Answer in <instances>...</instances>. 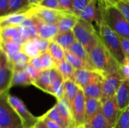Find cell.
Instances as JSON below:
<instances>
[{"mask_svg": "<svg viewBox=\"0 0 129 128\" xmlns=\"http://www.w3.org/2000/svg\"><path fill=\"white\" fill-rule=\"evenodd\" d=\"M101 110L104 115L107 119L108 122L113 127L120 114L116 103V97L108 99L106 101L103 102Z\"/></svg>", "mask_w": 129, "mask_h": 128, "instance_id": "9a60e30c", "label": "cell"}, {"mask_svg": "<svg viewBox=\"0 0 129 128\" xmlns=\"http://www.w3.org/2000/svg\"><path fill=\"white\" fill-rule=\"evenodd\" d=\"M113 128H129V107L120 112Z\"/></svg>", "mask_w": 129, "mask_h": 128, "instance_id": "8d00e7d4", "label": "cell"}, {"mask_svg": "<svg viewBox=\"0 0 129 128\" xmlns=\"http://www.w3.org/2000/svg\"><path fill=\"white\" fill-rule=\"evenodd\" d=\"M0 13H1V17L9 14L8 0H0Z\"/></svg>", "mask_w": 129, "mask_h": 128, "instance_id": "c3c4849f", "label": "cell"}, {"mask_svg": "<svg viewBox=\"0 0 129 128\" xmlns=\"http://www.w3.org/2000/svg\"><path fill=\"white\" fill-rule=\"evenodd\" d=\"M119 74L122 80H129V60L119 66Z\"/></svg>", "mask_w": 129, "mask_h": 128, "instance_id": "b9f144b4", "label": "cell"}, {"mask_svg": "<svg viewBox=\"0 0 129 128\" xmlns=\"http://www.w3.org/2000/svg\"><path fill=\"white\" fill-rule=\"evenodd\" d=\"M91 65L95 71L104 75L119 73V64L107 51L101 38L98 43L89 51Z\"/></svg>", "mask_w": 129, "mask_h": 128, "instance_id": "6da1fadb", "label": "cell"}, {"mask_svg": "<svg viewBox=\"0 0 129 128\" xmlns=\"http://www.w3.org/2000/svg\"><path fill=\"white\" fill-rule=\"evenodd\" d=\"M86 127H87V126H86ZM87 128H89V127H87Z\"/></svg>", "mask_w": 129, "mask_h": 128, "instance_id": "9f6ffc18", "label": "cell"}, {"mask_svg": "<svg viewBox=\"0 0 129 128\" xmlns=\"http://www.w3.org/2000/svg\"><path fill=\"white\" fill-rule=\"evenodd\" d=\"M101 5L105 22L118 35L129 39V23L120 11L115 5L105 7Z\"/></svg>", "mask_w": 129, "mask_h": 128, "instance_id": "3957f363", "label": "cell"}, {"mask_svg": "<svg viewBox=\"0 0 129 128\" xmlns=\"http://www.w3.org/2000/svg\"><path fill=\"white\" fill-rule=\"evenodd\" d=\"M9 14L23 12L30 8L28 0H8Z\"/></svg>", "mask_w": 129, "mask_h": 128, "instance_id": "d590c367", "label": "cell"}, {"mask_svg": "<svg viewBox=\"0 0 129 128\" xmlns=\"http://www.w3.org/2000/svg\"><path fill=\"white\" fill-rule=\"evenodd\" d=\"M80 89L81 88L76 84L75 81L72 80L64 81L63 99L69 103V105L70 106V108Z\"/></svg>", "mask_w": 129, "mask_h": 128, "instance_id": "7402d4cb", "label": "cell"}, {"mask_svg": "<svg viewBox=\"0 0 129 128\" xmlns=\"http://www.w3.org/2000/svg\"><path fill=\"white\" fill-rule=\"evenodd\" d=\"M85 103L86 97L81 88L71 106V112L76 128L85 124Z\"/></svg>", "mask_w": 129, "mask_h": 128, "instance_id": "9c48e42d", "label": "cell"}, {"mask_svg": "<svg viewBox=\"0 0 129 128\" xmlns=\"http://www.w3.org/2000/svg\"><path fill=\"white\" fill-rule=\"evenodd\" d=\"M28 1H29L30 7L35 6V5H39L42 2V0H28Z\"/></svg>", "mask_w": 129, "mask_h": 128, "instance_id": "f5cc1de1", "label": "cell"}, {"mask_svg": "<svg viewBox=\"0 0 129 128\" xmlns=\"http://www.w3.org/2000/svg\"><path fill=\"white\" fill-rule=\"evenodd\" d=\"M79 20V16L74 13L64 11L60 20L57 23V28L59 32H64L73 30Z\"/></svg>", "mask_w": 129, "mask_h": 128, "instance_id": "ac0fdd59", "label": "cell"}, {"mask_svg": "<svg viewBox=\"0 0 129 128\" xmlns=\"http://www.w3.org/2000/svg\"><path fill=\"white\" fill-rule=\"evenodd\" d=\"M57 1L59 2L61 8H63V10L64 11L70 12V13H74L73 7V4H72L71 0H57Z\"/></svg>", "mask_w": 129, "mask_h": 128, "instance_id": "7dc6e473", "label": "cell"}, {"mask_svg": "<svg viewBox=\"0 0 129 128\" xmlns=\"http://www.w3.org/2000/svg\"><path fill=\"white\" fill-rule=\"evenodd\" d=\"M104 75L95 70L88 69H76L75 72L76 84L80 88H83L85 86L96 83L103 82Z\"/></svg>", "mask_w": 129, "mask_h": 128, "instance_id": "7c38bea8", "label": "cell"}, {"mask_svg": "<svg viewBox=\"0 0 129 128\" xmlns=\"http://www.w3.org/2000/svg\"><path fill=\"white\" fill-rule=\"evenodd\" d=\"M24 69L26 71V72H27V73L29 74V75L31 77L33 81H35L38 78V77L39 76V75H40V73H41V72H38L36 69H34L29 63H28V64L26 66V67L24 68Z\"/></svg>", "mask_w": 129, "mask_h": 128, "instance_id": "f6af8a7d", "label": "cell"}, {"mask_svg": "<svg viewBox=\"0 0 129 128\" xmlns=\"http://www.w3.org/2000/svg\"><path fill=\"white\" fill-rule=\"evenodd\" d=\"M8 100L11 106L18 113L23 120L24 128H33L39 120V118L35 117L28 110L24 103L17 97L14 95H8Z\"/></svg>", "mask_w": 129, "mask_h": 128, "instance_id": "ba28073f", "label": "cell"}, {"mask_svg": "<svg viewBox=\"0 0 129 128\" xmlns=\"http://www.w3.org/2000/svg\"><path fill=\"white\" fill-rule=\"evenodd\" d=\"M67 51H69L70 53H72L75 56L78 57L79 58L82 59L85 62L91 64L88 52L87 51L85 48L77 40L67 49Z\"/></svg>", "mask_w": 129, "mask_h": 128, "instance_id": "f1b7e54d", "label": "cell"}, {"mask_svg": "<svg viewBox=\"0 0 129 128\" xmlns=\"http://www.w3.org/2000/svg\"><path fill=\"white\" fill-rule=\"evenodd\" d=\"M57 74L58 71L56 68L51 70H45L42 72L38 78L35 81H33V85L50 94L52 81Z\"/></svg>", "mask_w": 129, "mask_h": 128, "instance_id": "5bb4252c", "label": "cell"}, {"mask_svg": "<svg viewBox=\"0 0 129 128\" xmlns=\"http://www.w3.org/2000/svg\"><path fill=\"white\" fill-rule=\"evenodd\" d=\"M33 40L36 43V45H38V47H39V48L42 54L48 52L51 41H46V40L42 39V38H41L39 37H36V38H33Z\"/></svg>", "mask_w": 129, "mask_h": 128, "instance_id": "7bdbcfd3", "label": "cell"}, {"mask_svg": "<svg viewBox=\"0 0 129 128\" xmlns=\"http://www.w3.org/2000/svg\"><path fill=\"white\" fill-rule=\"evenodd\" d=\"M128 2H129V0H128Z\"/></svg>", "mask_w": 129, "mask_h": 128, "instance_id": "6f0895ef", "label": "cell"}, {"mask_svg": "<svg viewBox=\"0 0 129 128\" xmlns=\"http://www.w3.org/2000/svg\"><path fill=\"white\" fill-rule=\"evenodd\" d=\"M51 95L56 97L57 100L63 99L64 95V79L58 72L57 76L54 78L51 88Z\"/></svg>", "mask_w": 129, "mask_h": 128, "instance_id": "cb8c5ba5", "label": "cell"}, {"mask_svg": "<svg viewBox=\"0 0 129 128\" xmlns=\"http://www.w3.org/2000/svg\"><path fill=\"white\" fill-rule=\"evenodd\" d=\"M48 52L51 55L57 63L63 61L66 58L65 49L54 41H51Z\"/></svg>", "mask_w": 129, "mask_h": 128, "instance_id": "1f68e13d", "label": "cell"}, {"mask_svg": "<svg viewBox=\"0 0 129 128\" xmlns=\"http://www.w3.org/2000/svg\"><path fill=\"white\" fill-rule=\"evenodd\" d=\"M56 69L58 71V72L62 75L64 81L72 80L74 81L76 69L73 67V66L68 61L64 60L57 63Z\"/></svg>", "mask_w": 129, "mask_h": 128, "instance_id": "d4e9b609", "label": "cell"}, {"mask_svg": "<svg viewBox=\"0 0 129 128\" xmlns=\"http://www.w3.org/2000/svg\"><path fill=\"white\" fill-rule=\"evenodd\" d=\"M116 100L119 112L129 107V80H122L116 94Z\"/></svg>", "mask_w": 129, "mask_h": 128, "instance_id": "2e32d148", "label": "cell"}, {"mask_svg": "<svg viewBox=\"0 0 129 128\" xmlns=\"http://www.w3.org/2000/svg\"><path fill=\"white\" fill-rule=\"evenodd\" d=\"M122 14L129 23V2L128 0H119L114 5Z\"/></svg>", "mask_w": 129, "mask_h": 128, "instance_id": "f35d334b", "label": "cell"}, {"mask_svg": "<svg viewBox=\"0 0 129 128\" xmlns=\"http://www.w3.org/2000/svg\"><path fill=\"white\" fill-rule=\"evenodd\" d=\"M9 60L14 66V71H17L24 69L26 66L29 63L30 58L21 51L9 58Z\"/></svg>", "mask_w": 129, "mask_h": 128, "instance_id": "4dcf8cb0", "label": "cell"}, {"mask_svg": "<svg viewBox=\"0 0 129 128\" xmlns=\"http://www.w3.org/2000/svg\"><path fill=\"white\" fill-rule=\"evenodd\" d=\"M119 40H120L121 45H122L124 54L125 56V58L126 60H129V39L119 36Z\"/></svg>", "mask_w": 129, "mask_h": 128, "instance_id": "bcb514c9", "label": "cell"}, {"mask_svg": "<svg viewBox=\"0 0 129 128\" xmlns=\"http://www.w3.org/2000/svg\"><path fill=\"white\" fill-rule=\"evenodd\" d=\"M55 106L58 112L61 115V116L69 124L70 128H76L75 122H74L72 112H71V108L69 103L64 99H62V100H57Z\"/></svg>", "mask_w": 129, "mask_h": 128, "instance_id": "44dd1931", "label": "cell"}, {"mask_svg": "<svg viewBox=\"0 0 129 128\" xmlns=\"http://www.w3.org/2000/svg\"><path fill=\"white\" fill-rule=\"evenodd\" d=\"M0 95V128H24L20 116L8 100V95Z\"/></svg>", "mask_w": 129, "mask_h": 128, "instance_id": "5b68a950", "label": "cell"}, {"mask_svg": "<svg viewBox=\"0 0 129 128\" xmlns=\"http://www.w3.org/2000/svg\"><path fill=\"white\" fill-rule=\"evenodd\" d=\"M98 27V34L104 46L115 58L117 63L119 65L122 64L126 60V58L124 54L119 35L108 26L104 20Z\"/></svg>", "mask_w": 129, "mask_h": 128, "instance_id": "7a4b0ae2", "label": "cell"}, {"mask_svg": "<svg viewBox=\"0 0 129 128\" xmlns=\"http://www.w3.org/2000/svg\"><path fill=\"white\" fill-rule=\"evenodd\" d=\"M44 116L57 124L61 128H70L69 124L67 123V121L63 119V118L58 112L56 106H53L50 110H48L44 115Z\"/></svg>", "mask_w": 129, "mask_h": 128, "instance_id": "d6a6232c", "label": "cell"}, {"mask_svg": "<svg viewBox=\"0 0 129 128\" xmlns=\"http://www.w3.org/2000/svg\"><path fill=\"white\" fill-rule=\"evenodd\" d=\"M73 31L76 40L85 48L88 53L100 40V35L97 33L91 23L83 20H79Z\"/></svg>", "mask_w": 129, "mask_h": 128, "instance_id": "277c9868", "label": "cell"}, {"mask_svg": "<svg viewBox=\"0 0 129 128\" xmlns=\"http://www.w3.org/2000/svg\"><path fill=\"white\" fill-rule=\"evenodd\" d=\"M23 12H25L27 16H33L45 23L57 24L64 11H56L39 5H35L31 6L28 10Z\"/></svg>", "mask_w": 129, "mask_h": 128, "instance_id": "52a82bcc", "label": "cell"}, {"mask_svg": "<svg viewBox=\"0 0 129 128\" xmlns=\"http://www.w3.org/2000/svg\"><path fill=\"white\" fill-rule=\"evenodd\" d=\"M85 125L89 128H113L104 115L102 110H101L91 121Z\"/></svg>", "mask_w": 129, "mask_h": 128, "instance_id": "836d02e7", "label": "cell"}, {"mask_svg": "<svg viewBox=\"0 0 129 128\" xmlns=\"http://www.w3.org/2000/svg\"><path fill=\"white\" fill-rule=\"evenodd\" d=\"M102 103L99 100L86 97L85 103V124H88L91 120L101 110Z\"/></svg>", "mask_w": 129, "mask_h": 128, "instance_id": "ffe728a7", "label": "cell"}, {"mask_svg": "<svg viewBox=\"0 0 129 128\" xmlns=\"http://www.w3.org/2000/svg\"><path fill=\"white\" fill-rule=\"evenodd\" d=\"M65 55L66 58L65 60L68 61L73 67L76 70V69H88V70H94V67L92 66L91 64L85 62L82 59L79 58L78 57L75 56L72 53H70L69 51L65 50Z\"/></svg>", "mask_w": 129, "mask_h": 128, "instance_id": "484cf974", "label": "cell"}, {"mask_svg": "<svg viewBox=\"0 0 129 128\" xmlns=\"http://www.w3.org/2000/svg\"><path fill=\"white\" fill-rule=\"evenodd\" d=\"M40 118L44 121V122L45 123V124H46V126H47V127L48 128H61L57 124H56L55 122L52 121L51 120L45 117L44 115L41 116Z\"/></svg>", "mask_w": 129, "mask_h": 128, "instance_id": "681fc988", "label": "cell"}, {"mask_svg": "<svg viewBox=\"0 0 129 128\" xmlns=\"http://www.w3.org/2000/svg\"><path fill=\"white\" fill-rule=\"evenodd\" d=\"M76 128H87V127H86V125L85 124V125H82V126H79V127H78Z\"/></svg>", "mask_w": 129, "mask_h": 128, "instance_id": "db71d44e", "label": "cell"}, {"mask_svg": "<svg viewBox=\"0 0 129 128\" xmlns=\"http://www.w3.org/2000/svg\"><path fill=\"white\" fill-rule=\"evenodd\" d=\"M122 81V79L119 73L104 75V78L102 82L103 95L101 98V103L116 97V92Z\"/></svg>", "mask_w": 129, "mask_h": 128, "instance_id": "8fae6325", "label": "cell"}, {"mask_svg": "<svg viewBox=\"0 0 129 128\" xmlns=\"http://www.w3.org/2000/svg\"><path fill=\"white\" fill-rule=\"evenodd\" d=\"M22 52L29 58L38 57L42 54L38 45L33 39H30L22 45Z\"/></svg>", "mask_w": 129, "mask_h": 128, "instance_id": "e575fe53", "label": "cell"}, {"mask_svg": "<svg viewBox=\"0 0 129 128\" xmlns=\"http://www.w3.org/2000/svg\"><path fill=\"white\" fill-rule=\"evenodd\" d=\"M76 41V38L75 37L74 32L73 30H70L64 32H58L52 41L57 43L63 48L67 50Z\"/></svg>", "mask_w": 129, "mask_h": 128, "instance_id": "603a6c76", "label": "cell"}, {"mask_svg": "<svg viewBox=\"0 0 129 128\" xmlns=\"http://www.w3.org/2000/svg\"><path fill=\"white\" fill-rule=\"evenodd\" d=\"M74 13L79 16L80 12L85 8V6L91 1V0H71Z\"/></svg>", "mask_w": 129, "mask_h": 128, "instance_id": "60d3db41", "label": "cell"}, {"mask_svg": "<svg viewBox=\"0 0 129 128\" xmlns=\"http://www.w3.org/2000/svg\"><path fill=\"white\" fill-rule=\"evenodd\" d=\"M85 97L99 100L101 101L103 95V87L102 82H96L85 86L82 88Z\"/></svg>", "mask_w": 129, "mask_h": 128, "instance_id": "4316f807", "label": "cell"}, {"mask_svg": "<svg viewBox=\"0 0 129 128\" xmlns=\"http://www.w3.org/2000/svg\"><path fill=\"white\" fill-rule=\"evenodd\" d=\"M14 69L8 57L2 51L0 53V95L7 94L12 87Z\"/></svg>", "mask_w": 129, "mask_h": 128, "instance_id": "8992f818", "label": "cell"}, {"mask_svg": "<svg viewBox=\"0 0 129 128\" xmlns=\"http://www.w3.org/2000/svg\"><path fill=\"white\" fill-rule=\"evenodd\" d=\"M79 17L85 21L92 23L95 21L99 26L100 24L104 20V10L102 5L100 2L99 8L97 7V0H91L85 8L80 12Z\"/></svg>", "mask_w": 129, "mask_h": 128, "instance_id": "30bf717a", "label": "cell"}, {"mask_svg": "<svg viewBox=\"0 0 129 128\" xmlns=\"http://www.w3.org/2000/svg\"><path fill=\"white\" fill-rule=\"evenodd\" d=\"M39 57L42 60L45 70H51V69L56 68L57 63L55 62L54 58L51 57V55L48 52L42 54Z\"/></svg>", "mask_w": 129, "mask_h": 128, "instance_id": "74e56055", "label": "cell"}, {"mask_svg": "<svg viewBox=\"0 0 129 128\" xmlns=\"http://www.w3.org/2000/svg\"><path fill=\"white\" fill-rule=\"evenodd\" d=\"M100 2L105 7H108V6H110V5H114L116 4V2L114 0H100Z\"/></svg>", "mask_w": 129, "mask_h": 128, "instance_id": "816d5d0a", "label": "cell"}, {"mask_svg": "<svg viewBox=\"0 0 129 128\" xmlns=\"http://www.w3.org/2000/svg\"><path fill=\"white\" fill-rule=\"evenodd\" d=\"M27 17L25 12H17L2 16L0 19V26L1 28H4L7 26H21Z\"/></svg>", "mask_w": 129, "mask_h": 128, "instance_id": "d6986e66", "label": "cell"}, {"mask_svg": "<svg viewBox=\"0 0 129 128\" xmlns=\"http://www.w3.org/2000/svg\"><path fill=\"white\" fill-rule=\"evenodd\" d=\"M33 128H48L47 127V126H46V124H45V123L44 122V121L39 117V121L37 122V124L35 125V127Z\"/></svg>", "mask_w": 129, "mask_h": 128, "instance_id": "f907efd6", "label": "cell"}, {"mask_svg": "<svg viewBox=\"0 0 129 128\" xmlns=\"http://www.w3.org/2000/svg\"><path fill=\"white\" fill-rule=\"evenodd\" d=\"M39 5L56 11H64L57 0H42V2Z\"/></svg>", "mask_w": 129, "mask_h": 128, "instance_id": "ab89813d", "label": "cell"}, {"mask_svg": "<svg viewBox=\"0 0 129 128\" xmlns=\"http://www.w3.org/2000/svg\"><path fill=\"white\" fill-rule=\"evenodd\" d=\"M33 81L25 69L14 71L12 86H27L33 84Z\"/></svg>", "mask_w": 129, "mask_h": 128, "instance_id": "f546056e", "label": "cell"}, {"mask_svg": "<svg viewBox=\"0 0 129 128\" xmlns=\"http://www.w3.org/2000/svg\"><path fill=\"white\" fill-rule=\"evenodd\" d=\"M1 51L4 52L8 58L22 51V45L13 41L1 40Z\"/></svg>", "mask_w": 129, "mask_h": 128, "instance_id": "83f0119b", "label": "cell"}, {"mask_svg": "<svg viewBox=\"0 0 129 128\" xmlns=\"http://www.w3.org/2000/svg\"><path fill=\"white\" fill-rule=\"evenodd\" d=\"M29 63L34 69H36L38 72H42L45 71L44 66H43V65H42V60H41V59H40L39 57L30 58Z\"/></svg>", "mask_w": 129, "mask_h": 128, "instance_id": "ee69618b", "label": "cell"}, {"mask_svg": "<svg viewBox=\"0 0 129 128\" xmlns=\"http://www.w3.org/2000/svg\"><path fill=\"white\" fill-rule=\"evenodd\" d=\"M114 1H115V2H116H116H117L118 1H119V0H114Z\"/></svg>", "mask_w": 129, "mask_h": 128, "instance_id": "11a10c76", "label": "cell"}, {"mask_svg": "<svg viewBox=\"0 0 129 128\" xmlns=\"http://www.w3.org/2000/svg\"><path fill=\"white\" fill-rule=\"evenodd\" d=\"M1 40L13 41L21 45L26 41L21 35L20 26L1 28Z\"/></svg>", "mask_w": 129, "mask_h": 128, "instance_id": "e0dca14e", "label": "cell"}, {"mask_svg": "<svg viewBox=\"0 0 129 128\" xmlns=\"http://www.w3.org/2000/svg\"><path fill=\"white\" fill-rule=\"evenodd\" d=\"M29 17L33 20V23L37 29L38 37L48 41H52L59 32L57 25L45 23L33 16Z\"/></svg>", "mask_w": 129, "mask_h": 128, "instance_id": "4fadbf2b", "label": "cell"}]
</instances>
